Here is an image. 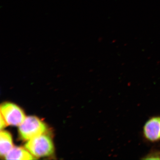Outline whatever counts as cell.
I'll return each mask as SVG.
<instances>
[{
	"instance_id": "cell-7",
	"label": "cell",
	"mask_w": 160,
	"mask_h": 160,
	"mask_svg": "<svg viewBox=\"0 0 160 160\" xmlns=\"http://www.w3.org/2000/svg\"><path fill=\"white\" fill-rule=\"evenodd\" d=\"M145 159H160V153H152L151 154H149L147 156L146 158H145Z\"/></svg>"
},
{
	"instance_id": "cell-5",
	"label": "cell",
	"mask_w": 160,
	"mask_h": 160,
	"mask_svg": "<svg viewBox=\"0 0 160 160\" xmlns=\"http://www.w3.org/2000/svg\"><path fill=\"white\" fill-rule=\"evenodd\" d=\"M6 160H33L36 158L27 149L22 147H14L5 156Z\"/></svg>"
},
{
	"instance_id": "cell-1",
	"label": "cell",
	"mask_w": 160,
	"mask_h": 160,
	"mask_svg": "<svg viewBox=\"0 0 160 160\" xmlns=\"http://www.w3.org/2000/svg\"><path fill=\"white\" fill-rule=\"evenodd\" d=\"M25 147L33 156L38 158L49 156L54 152L52 140L45 133L28 140Z\"/></svg>"
},
{
	"instance_id": "cell-3",
	"label": "cell",
	"mask_w": 160,
	"mask_h": 160,
	"mask_svg": "<svg viewBox=\"0 0 160 160\" xmlns=\"http://www.w3.org/2000/svg\"><path fill=\"white\" fill-rule=\"evenodd\" d=\"M1 115L7 125L12 126H19L26 118L19 107L9 102L4 103L1 105Z\"/></svg>"
},
{
	"instance_id": "cell-6",
	"label": "cell",
	"mask_w": 160,
	"mask_h": 160,
	"mask_svg": "<svg viewBox=\"0 0 160 160\" xmlns=\"http://www.w3.org/2000/svg\"><path fill=\"white\" fill-rule=\"evenodd\" d=\"M12 138L10 133L6 131H2L0 133V154L5 157L13 148Z\"/></svg>"
},
{
	"instance_id": "cell-2",
	"label": "cell",
	"mask_w": 160,
	"mask_h": 160,
	"mask_svg": "<svg viewBox=\"0 0 160 160\" xmlns=\"http://www.w3.org/2000/svg\"><path fill=\"white\" fill-rule=\"evenodd\" d=\"M19 133L22 139L28 141L32 138L46 132V124L35 116L26 117L23 122L19 126Z\"/></svg>"
},
{
	"instance_id": "cell-4",
	"label": "cell",
	"mask_w": 160,
	"mask_h": 160,
	"mask_svg": "<svg viewBox=\"0 0 160 160\" xmlns=\"http://www.w3.org/2000/svg\"><path fill=\"white\" fill-rule=\"evenodd\" d=\"M145 137L151 142L160 140V117H154L149 119L144 127Z\"/></svg>"
},
{
	"instance_id": "cell-8",
	"label": "cell",
	"mask_w": 160,
	"mask_h": 160,
	"mask_svg": "<svg viewBox=\"0 0 160 160\" xmlns=\"http://www.w3.org/2000/svg\"><path fill=\"white\" fill-rule=\"evenodd\" d=\"M7 126V124L6 122H5V120L2 117L1 115V120H0V128H1V130L5 128Z\"/></svg>"
}]
</instances>
